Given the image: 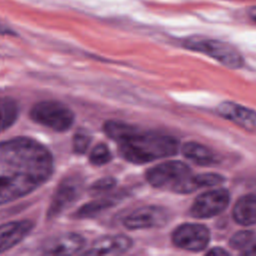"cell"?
Listing matches in <instances>:
<instances>
[{"label": "cell", "instance_id": "1", "mask_svg": "<svg viewBox=\"0 0 256 256\" xmlns=\"http://www.w3.org/2000/svg\"><path fill=\"white\" fill-rule=\"evenodd\" d=\"M54 171L51 152L29 137L0 142V205L39 188Z\"/></svg>", "mask_w": 256, "mask_h": 256}, {"label": "cell", "instance_id": "2", "mask_svg": "<svg viewBox=\"0 0 256 256\" xmlns=\"http://www.w3.org/2000/svg\"><path fill=\"white\" fill-rule=\"evenodd\" d=\"M117 143L120 155L134 164L170 157L178 150V141L174 137L154 131H140L132 125Z\"/></svg>", "mask_w": 256, "mask_h": 256}, {"label": "cell", "instance_id": "3", "mask_svg": "<svg viewBox=\"0 0 256 256\" xmlns=\"http://www.w3.org/2000/svg\"><path fill=\"white\" fill-rule=\"evenodd\" d=\"M146 180L155 188L175 193H190L199 189L196 176L181 161L160 163L146 172Z\"/></svg>", "mask_w": 256, "mask_h": 256}, {"label": "cell", "instance_id": "4", "mask_svg": "<svg viewBox=\"0 0 256 256\" xmlns=\"http://www.w3.org/2000/svg\"><path fill=\"white\" fill-rule=\"evenodd\" d=\"M31 119L57 132L68 130L74 123L75 115L65 104L55 100H44L36 103L30 110Z\"/></svg>", "mask_w": 256, "mask_h": 256}, {"label": "cell", "instance_id": "5", "mask_svg": "<svg viewBox=\"0 0 256 256\" xmlns=\"http://www.w3.org/2000/svg\"><path fill=\"white\" fill-rule=\"evenodd\" d=\"M188 49L204 53L228 68L238 69L244 64L242 55L230 44L214 39L190 38L184 42Z\"/></svg>", "mask_w": 256, "mask_h": 256}, {"label": "cell", "instance_id": "6", "mask_svg": "<svg viewBox=\"0 0 256 256\" xmlns=\"http://www.w3.org/2000/svg\"><path fill=\"white\" fill-rule=\"evenodd\" d=\"M83 190V181L78 176L64 178L58 185L48 208L47 217L53 219L62 214L80 196Z\"/></svg>", "mask_w": 256, "mask_h": 256}, {"label": "cell", "instance_id": "7", "mask_svg": "<svg viewBox=\"0 0 256 256\" xmlns=\"http://www.w3.org/2000/svg\"><path fill=\"white\" fill-rule=\"evenodd\" d=\"M210 240L208 228L201 224L185 223L172 233L173 244L181 249L198 252L205 249Z\"/></svg>", "mask_w": 256, "mask_h": 256}, {"label": "cell", "instance_id": "8", "mask_svg": "<svg viewBox=\"0 0 256 256\" xmlns=\"http://www.w3.org/2000/svg\"><path fill=\"white\" fill-rule=\"evenodd\" d=\"M230 201L229 192L219 188L200 194L190 208V214L195 218H211L223 212Z\"/></svg>", "mask_w": 256, "mask_h": 256}, {"label": "cell", "instance_id": "9", "mask_svg": "<svg viewBox=\"0 0 256 256\" xmlns=\"http://www.w3.org/2000/svg\"><path fill=\"white\" fill-rule=\"evenodd\" d=\"M169 219L168 211L160 206L139 207L123 219V225L129 230L148 229L164 226Z\"/></svg>", "mask_w": 256, "mask_h": 256}, {"label": "cell", "instance_id": "10", "mask_svg": "<svg viewBox=\"0 0 256 256\" xmlns=\"http://www.w3.org/2000/svg\"><path fill=\"white\" fill-rule=\"evenodd\" d=\"M85 238L77 233H65L47 239L41 246L45 255H72L85 248Z\"/></svg>", "mask_w": 256, "mask_h": 256}, {"label": "cell", "instance_id": "11", "mask_svg": "<svg viewBox=\"0 0 256 256\" xmlns=\"http://www.w3.org/2000/svg\"><path fill=\"white\" fill-rule=\"evenodd\" d=\"M133 245L130 237L122 234L105 235L97 238L85 255H119L127 252Z\"/></svg>", "mask_w": 256, "mask_h": 256}, {"label": "cell", "instance_id": "12", "mask_svg": "<svg viewBox=\"0 0 256 256\" xmlns=\"http://www.w3.org/2000/svg\"><path fill=\"white\" fill-rule=\"evenodd\" d=\"M218 114L241 128L256 133V111L234 102L225 101L217 107Z\"/></svg>", "mask_w": 256, "mask_h": 256}, {"label": "cell", "instance_id": "13", "mask_svg": "<svg viewBox=\"0 0 256 256\" xmlns=\"http://www.w3.org/2000/svg\"><path fill=\"white\" fill-rule=\"evenodd\" d=\"M32 221L15 220L0 225V253L6 252L9 249L20 243L33 229Z\"/></svg>", "mask_w": 256, "mask_h": 256}, {"label": "cell", "instance_id": "14", "mask_svg": "<svg viewBox=\"0 0 256 256\" xmlns=\"http://www.w3.org/2000/svg\"><path fill=\"white\" fill-rule=\"evenodd\" d=\"M125 193L120 192V193H114V194H106L102 195L99 199H96L94 201H91L75 212V217L79 219L83 218H91V217H96L100 213L104 212L105 210L117 205L122 199L124 198Z\"/></svg>", "mask_w": 256, "mask_h": 256}, {"label": "cell", "instance_id": "15", "mask_svg": "<svg viewBox=\"0 0 256 256\" xmlns=\"http://www.w3.org/2000/svg\"><path fill=\"white\" fill-rule=\"evenodd\" d=\"M233 218L241 225L256 224V195L242 196L234 205Z\"/></svg>", "mask_w": 256, "mask_h": 256}, {"label": "cell", "instance_id": "16", "mask_svg": "<svg viewBox=\"0 0 256 256\" xmlns=\"http://www.w3.org/2000/svg\"><path fill=\"white\" fill-rule=\"evenodd\" d=\"M182 152L186 158L199 165H213L218 162L217 155L211 149L196 142L185 143Z\"/></svg>", "mask_w": 256, "mask_h": 256}, {"label": "cell", "instance_id": "17", "mask_svg": "<svg viewBox=\"0 0 256 256\" xmlns=\"http://www.w3.org/2000/svg\"><path fill=\"white\" fill-rule=\"evenodd\" d=\"M19 107L10 97H0V133L11 127L18 118Z\"/></svg>", "mask_w": 256, "mask_h": 256}, {"label": "cell", "instance_id": "18", "mask_svg": "<svg viewBox=\"0 0 256 256\" xmlns=\"http://www.w3.org/2000/svg\"><path fill=\"white\" fill-rule=\"evenodd\" d=\"M112 158V154L108 148V146L104 143L97 144L90 152L89 160L90 163L95 166H102L110 162Z\"/></svg>", "mask_w": 256, "mask_h": 256}, {"label": "cell", "instance_id": "19", "mask_svg": "<svg viewBox=\"0 0 256 256\" xmlns=\"http://www.w3.org/2000/svg\"><path fill=\"white\" fill-rule=\"evenodd\" d=\"M116 179L113 177H104L95 181L88 189L89 193L93 196H102L108 194L116 186Z\"/></svg>", "mask_w": 256, "mask_h": 256}, {"label": "cell", "instance_id": "20", "mask_svg": "<svg viewBox=\"0 0 256 256\" xmlns=\"http://www.w3.org/2000/svg\"><path fill=\"white\" fill-rule=\"evenodd\" d=\"M91 135L84 131V130H79L77 131L72 140V147L73 151L77 154H84L86 150L88 149L90 143H91Z\"/></svg>", "mask_w": 256, "mask_h": 256}, {"label": "cell", "instance_id": "21", "mask_svg": "<svg viewBox=\"0 0 256 256\" xmlns=\"http://www.w3.org/2000/svg\"><path fill=\"white\" fill-rule=\"evenodd\" d=\"M253 233L251 231H239L230 239V246L234 249H245L253 241Z\"/></svg>", "mask_w": 256, "mask_h": 256}, {"label": "cell", "instance_id": "22", "mask_svg": "<svg viewBox=\"0 0 256 256\" xmlns=\"http://www.w3.org/2000/svg\"><path fill=\"white\" fill-rule=\"evenodd\" d=\"M195 176H196V181L198 183L199 188L218 185L225 180V178L222 175L216 174V173H202Z\"/></svg>", "mask_w": 256, "mask_h": 256}, {"label": "cell", "instance_id": "23", "mask_svg": "<svg viewBox=\"0 0 256 256\" xmlns=\"http://www.w3.org/2000/svg\"><path fill=\"white\" fill-rule=\"evenodd\" d=\"M0 35H16V33L9 25L0 21Z\"/></svg>", "mask_w": 256, "mask_h": 256}, {"label": "cell", "instance_id": "24", "mask_svg": "<svg viewBox=\"0 0 256 256\" xmlns=\"http://www.w3.org/2000/svg\"><path fill=\"white\" fill-rule=\"evenodd\" d=\"M207 254H208V255H216V256H217V255H228L229 253H228L227 251H225L224 249L218 247V248H214V249L208 251Z\"/></svg>", "mask_w": 256, "mask_h": 256}, {"label": "cell", "instance_id": "25", "mask_svg": "<svg viewBox=\"0 0 256 256\" xmlns=\"http://www.w3.org/2000/svg\"><path fill=\"white\" fill-rule=\"evenodd\" d=\"M244 253L249 255H256V240L251 242V244L245 249Z\"/></svg>", "mask_w": 256, "mask_h": 256}, {"label": "cell", "instance_id": "26", "mask_svg": "<svg viewBox=\"0 0 256 256\" xmlns=\"http://www.w3.org/2000/svg\"><path fill=\"white\" fill-rule=\"evenodd\" d=\"M249 16H250V18H251L253 21L256 22V6L250 8V10H249Z\"/></svg>", "mask_w": 256, "mask_h": 256}]
</instances>
